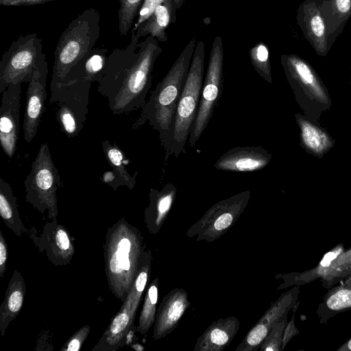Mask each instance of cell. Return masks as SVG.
<instances>
[{
	"instance_id": "f546056e",
	"label": "cell",
	"mask_w": 351,
	"mask_h": 351,
	"mask_svg": "<svg viewBox=\"0 0 351 351\" xmlns=\"http://www.w3.org/2000/svg\"><path fill=\"white\" fill-rule=\"evenodd\" d=\"M103 150L108 164L121 181L122 186H126L132 190L136 184L137 172L131 176L125 165L124 155L122 150L114 143L111 144L108 140L101 141Z\"/></svg>"
},
{
	"instance_id": "484cf974",
	"label": "cell",
	"mask_w": 351,
	"mask_h": 351,
	"mask_svg": "<svg viewBox=\"0 0 351 351\" xmlns=\"http://www.w3.org/2000/svg\"><path fill=\"white\" fill-rule=\"evenodd\" d=\"M331 45L351 16V0H315Z\"/></svg>"
},
{
	"instance_id": "7a4b0ae2",
	"label": "cell",
	"mask_w": 351,
	"mask_h": 351,
	"mask_svg": "<svg viewBox=\"0 0 351 351\" xmlns=\"http://www.w3.org/2000/svg\"><path fill=\"white\" fill-rule=\"evenodd\" d=\"M196 44V37L194 36L184 47L165 76L158 83L132 126V130H136L147 121L153 129L158 132L160 143L165 152V162L169 158L176 109Z\"/></svg>"
},
{
	"instance_id": "e0dca14e",
	"label": "cell",
	"mask_w": 351,
	"mask_h": 351,
	"mask_svg": "<svg viewBox=\"0 0 351 351\" xmlns=\"http://www.w3.org/2000/svg\"><path fill=\"white\" fill-rule=\"evenodd\" d=\"M190 305L188 293L182 288L176 287L165 295L157 308L153 339L159 340L171 333Z\"/></svg>"
},
{
	"instance_id": "9c48e42d",
	"label": "cell",
	"mask_w": 351,
	"mask_h": 351,
	"mask_svg": "<svg viewBox=\"0 0 351 351\" xmlns=\"http://www.w3.org/2000/svg\"><path fill=\"white\" fill-rule=\"evenodd\" d=\"M36 33L20 35L5 50L0 62V93L10 84L29 82L46 56Z\"/></svg>"
},
{
	"instance_id": "277c9868",
	"label": "cell",
	"mask_w": 351,
	"mask_h": 351,
	"mask_svg": "<svg viewBox=\"0 0 351 351\" xmlns=\"http://www.w3.org/2000/svg\"><path fill=\"white\" fill-rule=\"evenodd\" d=\"M100 35V14L90 8L72 20L60 35L54 51L51 93L62 84L71 69L90 53Z\"/></svg>"
},
{
	"instance_id": "5bb4252c",
	"label": "cell",
	"mask_w": 351,
	"mask_h": 351,
	"mask_svg": "<svg viewBox=\"0 0 351 351\" xmlns=\"http://www.w3.org/2000/svg\"><path fill=\"white\" fill-rule=\"evenodd\" d=\"M300 285H295L290 290L282 293L272 302L264 314L247 332L235 351H257L269 334L273 325L288 315L297 302Z\"/></svg>"
},
{
	"instance_id": "7bdbcfd3",
	"label": "cell",
	"mask_w": 351,
	"mask_h": 351,
	"mask_svg": "<svg viewBox=\"0 0 351 351\" xmlns=\"http://www.w3.org/2000/svg\"><path fill=\"white\" fill-rule=\"evenodd\" d=\"M350 84H351V78H350Z\"/></svg>"
},
{
	"instance_id": "8992f818",
	"label": "cell",
	"mask_w": 351,
	"mask_h": 351,
	"mask_svg": "<svg viewBox=\"0 0 351 351\" xmlns=\"http://www.w3.org/2000/svg\"><path fill=\"white\" fill-rule=\"evenodd\" d=\"M280 61L303 114L319 124L322 114L332 106L327 88L311 65L298 55L283 54Z\"/></svg>"
},
{
	"instance_id": "6da1fadb",
	"label": "cell",
	"mask_w": 351,
	"mask_h": 351,
	"mask_svg": "<svg viewBox=\"0 0 351 351\" xmlns=\"http://www.w3.org/2000/svg\"><path fill=\"white\" fill-rule=\"evenodd\" d=\"M162 51L154 37L139 41L131 35L127 45L115 48L108 56L97 90L107 99L113 114H127L144 106Z\"/></svg>"
},
{
	"instance_id": "1f68e13d",
	"label": "cell",
	"mask_w": 351,
	"mask_h": 351,
	"mask_svg": "<svg viewBox=\"0 0 351 351\" xmlns=\"http://www.w3.org/2000/svg\"><path fill=\"white\" fill-rule=\"evenodd\" d=\"M144 0H119L118 11L119 30L121 36H125L138 14Z\"/></svg>"
},
{
	"instance_id": "2e32d148",
	"label": "cell",
	"mask_w": 351,
	"mask_h": 351,
	"mask_svg": "<svg viewBox=\"0 0 351 351\" xmlns=\"http://www.w3.org/2000/svg\"><path fill=\"white\" fill-rule=\"evenodd\" d=\"M21 84H10L1 93L0 143L5 154L12 158L16 152L19 131Z\"/></svg>"
},
{
	"instance_id": "ffe728a7",
	"label": "cell",
	"mask_w": 351,
	"mask_h": 351,
	"mask_svg": "<svg viewBox=\"0 0 351 351\" xmlns=\"http://www.w3.org/2000/svg\"><path fill=\"white\" fill-rule=\"evenodd\" d=\"M177 189L171 183L166 184L160 190L150 189L149 203L144 210L143 217L149 233L156 234L159 232L174 204Z\"/></svg>"
},
{
	"instance_id": "7c38bea8",
	"label": "cell",
	"mask_w": 351,
	"mask_h": 351,
	"mask_svg": "<svg viewBox=\"0 0 351 351\" xmlns=\"http://www.w3.org/2000/svg\"><path fill=\"white\" fill-rule=\"evenodd\" d=\"M251 191L247 190L214 204L186 231L196 241L211 243L226 234L237 222L249 204Z\"/></svg>"
},
{
	"instance_id": "4dcf8cb0",
	"label": "cell",
	"mask_w": 351,
	"mask_h": 351,
	"mask_svg": "<svg viewBox=\"0 0 351 351\" xmlns=\"http://www.w3.org/2000/svg\"><path fill=\"white\" fill-rule=\"evenodd\" d=\"M250 62L257 73L267 82L273 83L269 49L261 41L249 51Z\"/></svg>"
},
{
	"instance_id": "ab89813d",
	"label": "cell",
	"mask_w": 351,
	"mask_h": 351,
	"mask_svg": "<svg viewBox=\"0 0 351 351\" xmlns=\"http://www.w3.org/2000/svg\"><path fill=\"white\" fill-rule=\"evenodd\" d=\"M337 351H351V337L341 345Z\"/></svg>"
},
{
	"instance_id": "d590c367",
	"label": "cell",
	"mask_w": 351,
	"mask_h": 351,
	"mask_svg": "<svg viewBox=\"0 0 351 351\" xmlns=\"http://www.w3.org/2000/svg\"><path fill=\"white\" fill-rule=\"evenodd\" d=\"M295 312H293L291 320L287 322L283 332L282 346V350L285 348L286 346L290 341V340L293 337L299 334V330L297 328L295 324Z\"/></svg>"
},
{
	"instance_id": "d6a6232c",
	"label": "cell",
	"mask_w": 351,
	"mask_h": 351,
	"mask_svg": "<svg viewBox=\"0 0 351 351\" xmlns=\"http://www.w3.org/2000/svg\"><path fill=\"white\" fill-rule=\"evenodd\" d=\"M287 322V315L276 322L261 345L259 350L282 351L283 332Z\"/></svg>"
},
{
	"instance_id": "b9f144b4",
	"label": "cell",
	"mask_w": 351,
	"mask_h": 351,
	"mask_svg": "<svg viewBox=\"0 0 351 351\" xmlns=\"http://www.w3.org/2000/svg\"><path fill=\"white\" fill-rule=\"evenodd\" d=\"M176 6L177 10L182 5L184 0H173Z\"/></svg>"
},
{
	"instance_id": "7402d4cb",
	"label": "cell",
	"mask_w": 351,
	"mask_h": 351,
	"mask_svg": "<svg viewBox=\"0 0 351 351\" xmlns=\"http://www.w3.org/2000/svg\"><path fill=\"white\" fill-rule=\"evenodd\" d=\"M300 129V145L309 154L322 158L335 145V141L319 124L304 114H294Z\"/></svg>"
},
{
	"instance_id": "9a60e30c",
	"label": "cell",
	"mask_w": 351,
	"mask_h": 351,
	"mask_svg": "<svg viewBox=\"0 0 351 351\" xmlns=\"http://www.w3.org/2000/svg\"><path fill=\"white\" fill-rule=\"evenodd\" d=\"M48 72V63L45 56L34 71L28 82L23 124V137L27 143H30L36 136L45 111V104L47 97L46 86Z\"/></svg>"
},
{
	"instance_id": "83f0119b",
	"label": "cell",
	"mask_w": 351,
	"mask_h": 351,
	"mask_svg": "<svg viewBox=\"0 0 351 351\" xmlns=\"http://www.w3.org/2000/svg\"><path fill=\"white\" fill-rule=\"evenodd\" d=\"M16 197L11 185L0 178V215L5 225L18 237L27 234L28 229L24 226L19 215Z\"/></svg>"
},
{
	"instance_id": "ac0fdd59",
	"label": "cell",
	"mask_w": 351,
	"mask_h": 351,
	"mask_svg": "<svg viewBox=\"0 0 351 351\" xmlns=\"http://www.w3.org/2000/svg\"><path fill=\"white\" fill-rule=\"evenodd\" d=\"M271 159V154L262 146L235 147L221 155L213 166L221 171L253 172L266 167Z\"/></svg>"
},
{
	"instance_id": "e575fe53",
	"label": "cell",
	"mask_w": 351,
	"mask_h": 351,
	"mask_svg": "<svg viewBox=\"0 0 351 351\" xmlns=\"http://www.w3.org/2000/svg\"><path fill=\"white\" fill-rule=\"evenodd\" d=\"M164 0H144L132 32L136 31L138 27L148 19L154 13L156 8Z\"/></svg>"
},
{
	"instance_id": "d6986e66",
	"label": "cell",
	"mask_w": 351,
	"mask_h": 351,
	"mask_svg": "<svg viewBox=\"0 0 351 351\" xmlns=\"http://www.w3.org/2000/svg\"><path fill=\"white\" fill-rule=\"evenodd\" d=\"M296 19L304 37L317 53L326 56L332 45L315 0L304 1L298 8Z\"/></svg>"
},
{
	"instance_id": "8fae6325",
	"label": "cell",
	"mask_w": 351,
	"mask_h": 351,
	"mask_svg": "<svg viewBox=\"0 0 351 351\" xmlns=\"http://www.w3.org/2000/svg\"><path fill=\"white\" fill-rule=\"evenodd\" d=\"M223 83V47L222 38L217 36L212 44L208 64L204 80L198 110L188 138L193 147L212 118L222 93Z\"/></svg>"
},
{
	"instance_id": "836d02e7",
	"label": "cell",
	"mask_w": 351,
	"mask_h": 351,
	"mask_svg": "<svg viewBox=\"0 0 351 351\" xmlns=\"http://www.w3.org/2000/svg\"><path fill=\"white\" fill-rule=\"evenodd\" d=\"M90 332V327L86 324L73 333L65 342L60 351H79Z\"/></svg>"
},
{
	"instance_id": "5b68a950",
	"label": "cell",
	"mask_w": 351,
	"mask_h": 351,
	"mask_svg": "<svg viewBox=\"0 0 351 351\" xmlns=\"http://www.w3.org/2000/svg\"><path fill=\"white\" fill-rule=\"evenodd\" d=\"M152 261V252L146 247L130 293L92 351H116L134 341L136 332L134 319L150 277Z\"/></svg>"
},
{
	"instance_id": "30bf717a",
	"label": "cell",
	"mask_w": 351,
	"mask_h": 351,
	"mask_svg": "<svg viewBox=\"0 0 351 351\" xmlns=\"http://www.w3.org/2000/svg\"><path fill=\"white\" fill-rule=\"evenodd\" d=\"M91 84L82 78L65 79L61 86L51 93L50 104L56 107V119L68 138L77 136L83 129Z\"/></svg>"
},
{
	"instance_id": "44dd1931",
	"label": "cell",
	"mask_w": 351,
	"mask_h": 351,
	"mask_svg": "<svg viewBox=\"0 0 351 351\" xmlns=\"http://www.w3.org/2000/svg\"><path fill=\"white\" fill-rule=\"evenodd\" d=\"M240 327L235 316L213 322L197 339L194 351H222L232 342Z\"/></svg>"
},
{
	"instance_id": "60d3db41",
	"label": "cell",
	"mask_w": 351,
	"mask_h": 351,
	"mask_svg": "<svg viewBox=\"0 0 351 351\" xmlns=\"http://www.w3.org/2000/svg\"><path fill=\"white\" fill-rule=\"evenodd\" d=\"M130 347L137 351H143L145 350L144 347L139 343H132Z\"/></svg>"
},
{
	"instance_id": "cb8c5ba5",
	"label": "cell",
	"mask_w": 351,
	"mask_h": 351,
	"mask_svg": "<svg viewBox=\"0 0 351 351\" xmlns=\"http://www.w3.org/2000/svg\"><path fill=\"white\" fill-rule=\"evenodd\" d=\"M177 8L173 0H164L154 13L143 21L132 35L138 40L152 36L159 42L167 41L166 29L176 20Z\"/></svg>"
},
{
	"instance_id": "3957f363",
	"label": "cell",
	"mask_w": 351,
	"mask_h": 351,
	"mask_svg": "<svg viewBox=\"0 0 351 351\" xmlns=\"http://www.w3.org/2000/svg\"><path fill=\"white\" fill-rule=\"evenodd\" d=\"M145 247L141 231L125 218L108 227L103 247L104 269L109 291L122 302L134 282Z\"/></svg>"
},
{
	"instance_id": "52a82bcc",
	"label": "cell",
	"mask_w": 351,
	"mask_h": 351,
	"mask_svg": "<svg viewBox=\"0 0 351 351\" xmlns=\"http://www.w3.org/2000/svg\"><path fill=\"white\" fill-rule=\"evenodd\" d=\"M205 44L197 42L187 78L179 99L173 128L169 157L186 153L184 147L197 116L204 83Z\"/></svg>"
},
{
	"instance_id": "603a6c76",
	"label": "cell",
	"mask_w": 351,
	"mask_h": 351,
	"mask_svg": "<svg viewBox=\"0 0 351 351\" xmlns=\"http://www.w3.org/2000/svg\"><path fill=\"white\" fill-rule=\"evenodd\" d=\"M338 282L328 288L318 304L316 314L320 324H326L337 315L351 311V273Z\"/></svg>"
},
{
	"instance_id": "f35d334b",
	"label": "cell",
	"mask_w": 351,
	"mask_h": 351,
	"mask_svg": "<svg viewBox=\"0 0 351 351\" xmlns=\"http://www.w3.org/2000/svg\"><path fill=\"white\" fill-rule=\"evenodd\" d=\"M104 182L110 185L114 191H116L122 184L113 171H107L104 173Z\"/></svg>"
},
{
	"instance_id": "ee69618b",
	"label": "cell",
	"mask_w": 351,
	"mask_h": 351,
	"mask_svg": "<svg viewBox=\"0 0 351 351\" xmlns=\"http://www.w3.org/2000/svg\"><path fill=\"white\" fill-rule=\"evenodd\" d=\"M245 1H248V0H245Z\"/></svg>"
},
{
	"instance_id": "ba28073f",
	"label": "cell",
	"mask_w": 351,
	"mask_h": 351,
	"mask_svg": "<svg viewBox=\"0 0 351 351\" xmlns=\"http://www.w3.org/2000/svg\"><path fill=\"white\" fill-rule=\"evenodd\" d=\"M29 173L24 181L25 200L42 215L52 220L58 215L56 192L61 184L59 171L55 166L47 143H42L32 162Z\"/></svg>"
},
{
	"instance_id": "f1b7e54d",
	"label": "cell",
	"mask_w": 351,
	"mask_h": 351,
	"mask_svg": "<svg viewBox=\"0 0 351 351\" xmlns=\"http://www.w3.org/2000/svg\"><path fill=\"white\" fill-rule=\"evenodd\" d=\"M159 278L153 279L146 287L143 304L139 315L136 332L145 335L154 324L158 298Z\"/></svg>"
},
{
	"instance_id": "d4e9b609",
	"label": "cell",
	"mask_w": 351,
	"mask_h": 351,
	"mask_svg": "<svg viewBox=\"0 0 351 351\" xmlns=\"http://www.w3.org/2000/svg\"><path fill=\"white\" fill-rule=\"evenodd\" d=\"M26 292V284L16 269L10 279L5 298L0 306V334L4 337L10 323L20 313Z\"/></svg>"
},
{
	"instance_id": "4fadbf2b",
	"label": "cell",
	"mask_w": 351,
	"mask_h": 351,
	"mask_svg": "<svg viewBox=\"0 0 351 351\" xmlns=\"http://www.w3.org/2000/svg\"><path fill=\"white\" fill-rule=\"evenodd\" d=\"M27 234L40 253H45L55 266L69 265L75 254L73 240L67 229L57 219L46 222L42 232L30 226Z\"/></svg>"
},
{
	"instance_id": "8d00e7d4",
	"label": "cell",
	"mask_w": 351,
	"mask_h": 351,
	"mask_svg": "<svg viewBox=\"0 0 351 351\" xmlns=\"http://www.w3.org/2000/svg\"><path fill=\"white\" fill-rule=\"evenodd\" d=\"M8 259V243L0 230V277L3 278L6 271Z\"/></svg>"
},
{
	"instance_id": "74e56055",
	"label": "cell",
	"mask_w": 351,
	"mask_h": 351,
	"mask_svg": "<svg viewBox=\"0 0 351 351\" xmlns=\"http://www.w3.org/2000/svg\"><path fill=\"white\" fill-rule=\"evenodd\" d=\"M55 0H0L2 6H22L44 4Z\"/></svg>"
},
{
	"instance_id": "4316f807",
	"label": "cell",
	"mask_w": 351,
	"mask_h": 351,
	"mask_svg": "<svg viewBox=\"0 0 351 351\" xmlns=\"http://www.w3.org/2000/svg\"><path fill=\"white\" fill-rule=\"evenodd\" d=\"M108 49L102 46L94 48L83 59L73 66L66 75V78H82L90 82H98L108 58Z\"/></svg>"
}]
</instances>
